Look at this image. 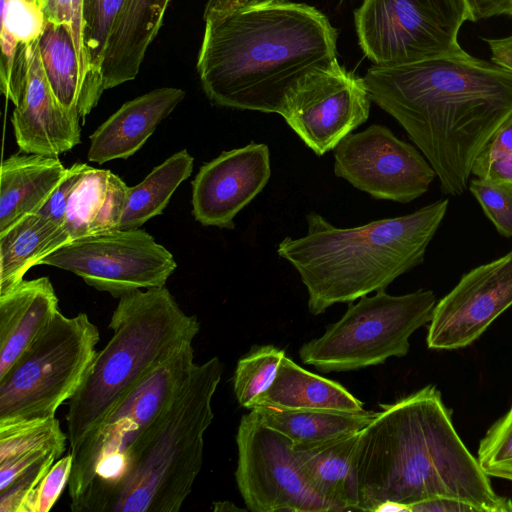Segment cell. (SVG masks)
<instances>
[{
  "mask_svg": "<svg viewBox=\"0 0 512 512\" xmlns=\"http://www.w3.org/2000/svg\"><path fill=\"white\" fill-rule=\"evenodd\" d=\"M363 79L372 102L404 128L442 192L454 197L465 192L477 157L512 116V71L465 50L373 65Z\"/></svg>",
  "mask_w": 512,
  "mask_h": 512,
  "instance_id": "cell-1",
  "label": "cell"
},
{
  "mask_svg": "<svg viewBox=\"0 0 512 512\" xmlns=\"http://www.w3.org/2000/svg\"><path fill=\"white\" fill-rule=\"evenodd\" d=\"M197 71L218 106L277 113L306 75L337 60V29L287 0H208Z\"/></svg>",
  "mask_w": 512,
  "mask_h": 512,
  "instance_id": "cell-2",
  "label": "cell"
},
{
  "mask_svg": "<svg viewBox=\"0 0 512 512\" xmlns=\"http://www.w3.org/2000/svg\"><path fill=\"white\" fill-rule=\"evenodd\" d=\"M381 407L358 436V511L376 512L390 501L408 512L413 503L445 497L480 512H512V500L493 490L434 385Z\"/></svg>",
  "mask_w": 512,
  "mask_h": 512,
  "instance_id": "cell-3",
  "label": "cell"
},
{
  "mask_svg": "<svg viewBox=\"0 0 512 512\" xmlns=\"http://www.w3.org/2000/svg\"><path fill=\"white\" fill-rule=\"evenodd\" d=\"M448 204L441 199L407 215L350 228L335 227L312 211L306 215L307 233L285 237L277 253L298 272L309 312L317 316L334 304L385 290L422 264Z\"/></svg>",
  "mask_w": 512,
  "mask_h": 512,
  "instance_id": "cell-4",
  "label": "cell"
},
{
  "mask_svg": "<svg viewBox=\"0 0 512 512\" xmlns=\"http://www.w3.org/2000/svg\"><path fill=\"white\" fill-rule=\"evenodd\" d=\"M224 366H193L173 401L123 454L108 479L70 504L73 512H178L203 464L204 434Z\"/></svg>",
  "mask_w": 512,
  "mask_h": 512,
  "instance_id": "cell-5",
  "label": "cell"
},
{
  "mask_svg": "<svg viewBox=\"0 0 512 512\" xmlns=\"http://www.w3.org/2000/svg\"><path fill=\"white\" fill-rule=\"evenodd\" d=\"M108 327L113 334L96 355L68 401L70 452L154 369L200 331L165 287L135 290L119 298Z\"/></svg>",
  "mask_w": 512,
  "mask_h": 512,
  "instance_id": "cell-6",
  "label": "cell"
},
{
  "mask_svg": "<svg viewBox=\"0 0 512 512\" xmlns=\"http://www.w3.org/2000/svg\"><path fill=\"white\" fill-rule=\"evenodd\" d=\"M99 340L87 314L59 312L0 377V425L55 417L81 384Z\"/></svg>",
  "mask_w": 512,
  "mask_h": 512,
  "instance_id": "cell-7",
  "label": "cell"
},
{
  "mask_svg": "<svg viewBox=\"0 0 512 512\" xmlns=\"http://www.w3.org/2000/svg\"><path fill=\"white\" fill-rule=\"evenodd\" d=\"M436 305L432 290L404 295L385 290L348 303L344 315L324 334L304 343L299 357L323 373L355 371L409 352V339L431 321Z\"/></svg>",
  "mask_w": 512,
  "mask_h": 512,
  "instance_id": "cell-8",
  "label": "cell"
},
{
  "mask_svg": "<svg viewBox=\"0 0 512 512\" xmlns=\"http://www.w3.org/2000/svg\"><path fill=\"white\" fill-rule=\"evenodd\" d=\"M354 20L365 56L394 66L461 52L459 30L471 16L465 0H364Z\"/></svg>",
  "mask_w": 512,
  "mask_h": 512,
  "instance_id": "cell-9",
  "label": "cell"
},
{
  "mask_svg": "<svg viewBox=\"0 0 512 512\" xmlns=\"http://www.w3.org/2000/svg\"><path fill=\"white\" fill-rule=\"evenodd\" d=\"M194 365L192 343L176 350L70 452V504L110 477L127 449L173 401Z\"/></svg>",
  "mask_w": 512,
  "mask_h": 512,
  "instance_id": "cell-10",
  "label": "cell"
},
{
  "mask_svg": "<svg viewBox=\"0 0 512 512\" xmlns=\"http://www.w3.org/2000/svg\"><path fill=\"white\" fill-rule=\"evenodd\" d=\"M70 271L114 298L165 286L177 267L173 255L142 229H113L74 239L39 260Z\"/></svg>",
  "mask_w": 512,
  "mask_h": 512,
  "instance_id": "cell-11",
  "label": "cell"
},
{
  "mask_svg": "<svg viewBox=\"0 0 512 512\" xmlns=\"http://www.w3.org/2000/svg\"><path fill=\"white\" fill-rule=\"evenodd\" d=\"M236 483L252 512H340L305 477L294 444L253 412L243 415L236 434Z\"/></svg>",
  "mask_w": 512,
  "mask_h": 512,
  "instance_id": "cell-12",
  "label": "cell"
},
{
  "mask_svg": "<svg viewBox=\"0 0 512 512\" xmlns=\"http://www.w3.org/2000/svg\"><path fill=\"white\" fill-rule=\"evenodd\" d=\"M333 151L334 174L375 199L409 203L436 177L418 148L380 124L350 133Z\"/></svg>",
  "mask_w": 512,
  "mask_h": 512,
  "instance_id": "cell-13",
  "label": "cell"
},
{
  "mask_svg": "<svg viewBox=\"0 0 512 512\" xmlns=\"http://www.w3.org/2000/svg\"><path fill=\"white\" fill-rule=\"evenodd\" d=\"M371 102L364 79L336 60L306 75L287 97L280 116L322 156L367 121Z\"/></svg>",
  "mask_w": 512,
  "mask_h": 512,
  "instance_id": "cell-14",
  "label": "cell"
},
{
  "mask_svg": "<svg viewBox=\"0 0 512 512\" xmlns=\"http://www.w3.org/2000/svg\"><path fill=\"white\" fill-rule=\"evenodd\" d=\"M512 306V249L464 274L436 303L427 333L430 349L454 350L477 340Z\"/></svg>",
  "mask_w": 512,
  "mask_h": 512,
  "instance_id": "cell-15",
  "label": "cell"
},
{
  "mask_svg": "<svg viewBox=\"0 0 512 512\" xmlns=\"http://www.w3.org/2000/svg\"><path fill=\"white\" fill-rule=\"evenodd\" d=\"M271 176L270 152L251 142L222 152L201 166L192 181V214L204 226L234 229L236 215L264 189Z\"/></svg>",
  "mask_w": 512,
  "mask_h": 512,
  "instance_id": "cell-16",
  "label": "cell"
},
{
  "mask_svg": "<svg viewBox=\"0 0 512 512\" xmlns=\"http://www.w3.org/2000/svg\"><path fill=\"white\" fill-rule=\"evenodd\" d=\"M11 122L17 145L26 153L58 157L81 142L80 117L54 95L43 69L39 39L28 46L25 86Z\"/></svg>",
  "mask_w": 512,
  "mask_h": 512,
  "instance_id": "cell-17",
  "label": "cell"
},
{
  "mask_svg": "<svg viewBox=\"0 0 512 512\" xmlns=\"http://www.w3.org/2000/svg\"><path fill=\"white\" fill-rule=\"evenodd\" d=\"M184 97V90L164 87L124 103L90 135L88 160L103 164L132 156Z\"/></svg>",
  "mask_w": 512,
  "mask_h": 512,
  "instance_id": "cell-18",
  "label": "cell"
},
{
  "mask_svg": "<svg viewBox=\"0 0 512 512\" xmlns=\"http://www.w3.org/2000/svg\"><path fill=\"white\" fill-rule=\"evenodd\" d=\"M48 277L23 279L0 294V377L60 312Z\"/></svg>",
  "mask_w": 512,
  "mask_h": 512,
  "instance_id": "cell-19",
  "label": "cell"
},
{
  "mask_svg": "<svg viewBox=\"0 0 512 512\" xmlns=\"http://www.w3.org/2000/svg\"><path fill=\"white\" fill-rule=\"evenodd\" d=\"M170 1L126 0L105 53L102 66L104 90L136 78Z\"/></svg>",
  "mask_w": 512,
  "mask_h": 512,
  "instance_id": "cell-20",
  "label": "cell"
},
{
  "mask_svg": "<svg viewBox=\"0 0 512 512\" xmlns=\"http://www.w3.org/2000/svg\"><path fill=\"white\" fill-rule=\"evenodd\" d=\"M58 157L19 151L0 169V232L21 217L36 213L64 176Z\"/></svg>",
  "mask_w": 512,
  "mask_h": 512,
  "instance_id": "cell-21",
  "label": "cell"
},
{
  "mask_svg": "<svg viewBox=\"0 0 512 512\" xmlns=\"http://www.w3.org/2000/svg\"><path fill=\"white\" fill-rule=\"evenodd\" d=\"M128 186L116 174L89 166L71 191L63 229L69 242L119 229Z\"/></svg>",
  "mask_w": 512,
  "mask_h": 512,
  "instance_id": "cell-22",
  "label": "cell"
},
{
  "mask_svg": "<svg viewBox=\"0 0 512 512\" xmlns=\"http://www.w3.org/2000/svg\"><path fill=\"white\" fill-rule=\"evenodd\" d=\"M359 432L320 444L294 446L311 486L340 512L358 510L356 448Z\"/></svg>",
  "mask_w": 512,
  "mask_h": 512,
  "instance_id": "cell-23",
  "label": "cell"
},
{
  "mask_svg": "<svg viewBox=\"0 0 512 512\" xmlns=\"http://www.w3.org/2000/svg\"><path fill=\"white\" fill-rule=\"evenodd\" d=\"M254 407L349 413L365 411L363 403L340 383L300 367L287 356L283 358L271 386L258 398Z\"/></svg>",
  "mask_w": 512,
  "mask_h": 512,
  "instance_id": "cell-24",
  "label": "cell"
},
{
  "mask_svg": "<svg viewBox=\"0 0 512 512\" xmlns=\"http://www.w3.org/2000/svg\"><path fill=\"white\" fill-rule=\"evenodd\" d=\"M69 242L62 226L37 214H27L0 232V294L24 279L39 260Z\"/></svg>",
  "mask_w": 512,
  "mask_h": 512,
  "instance_id": "cell-25",
  "label": "cell"
},
{
  "mask_svg": "<svg viewBox=\"0 0 512 512\" xmlns=\"http://www.w3.org/2000/svg\"><path fill=\"white\" fill-rule=\"evenodd\" d=\"M268 427L287 437L295 447L320 444L361 431L377 414L325 410H282L254 407L252 410Z\"/></svg>",
  "mask_w": 512,
  "mask_h": 512,
  "instance_id": "cell-26",
  "label": "cell"
},
{
  "mask_svg": "<svg viewBox=\"0 0 512 512\" xmlns=\"http://www.w3.org/2000/svg\"><path fill=\"white\" fill-rule=\"evenodd\" d=\"M194 158L180 150L156 166L139 184L128 187L119 229H138L159 215L193 171Z\"/></svg>",
  "mask_w": 512,
  "mask_h": 512,
  "instance_id": "cell-27",
  "label": "cell"
},
{
  "mask_svg": "<svg viewBox=\"0 0 512 512\" xmlns=\"http://www.w3.org/2000/svg\"><path fill=\"white\" fill-rule=\"evenodd\" d=\"M39 50L45 75L57 100L67 110L78 114L81 72L70 33L63 25L46 21L39 38Z\"/></svg>",
  "mask_w": 512,
  "mask_h": 512,
  "instance_id": "cell-28",
  "label": "cell"
},
{
  "mask_svg": "<svg viewBox=\"0 0 512 512\" xmlns=\"http://www.w3.org/2000/svg\"><path fill=\"white\" fill-rule=\"evenodd\" d=\"M126 0H83V42L88 65V91L94 107L104 92L102 66L112 32Z\"/></svg>",
  "mask_w": 512,
  "mask_h": 512,
  "instance_id": "cell-29",
  "label": "cell"
},
{
  "mask_svg": "<svg viewBox=\"0 0 512 512\" xmlns=\"http://www.w3.org/2000/svg\"><path fill=\"white\" fill-rule=\"evenodd\" d=\"M286 356L274 345L253 347L241 357L233 375V390L238 403L251 410L258 398L271 386Z\"/></svg>",
  "mask_w": 512,
  "mask_h": 512,
  "instance_id": "cell-30",
  "label": "cell"
},
{
  "mask_svg": "<svg viewBox=\"0 0 512 512\" xmlns=\"http://www.w3.org/2000/svg\"><path fill=\"white\" fill-rule=\"evenodd\" d=\"M67 439L56 417L0 425V462L32 451H65Z\"/></svg>",
  "mask_w": 512,
  "mask_h": 512,
  "instance_id": "cell-31",
  "label": "cell"
},
{
  "mask_svg": "<svg viewBox=\"0 0 512 512\" xmlns=\"http://www.w3.org/2000/svg\"><path fill=\"white\" fill-rule=\"evenodd\" d=\"M46 21L63 25L70 33L79 59L81 90L78 114L82 121L92 111L88 91V65L83 42V0H38Z\"/></svg>",
  "mask_w": 512,
  "mask_h": 512,
  "instance_id": "cell-32",
  "label": "cell"
},
{
  "mask_svg": "<svg viewBox=\"0 0 512 512\" xmlns=\"http://www.w3.org/2000/svg\"><path fill=\"white\" fill-rule=\"evenodd\" d=\"M477 461L487 476L512 481V407L480 441Z\"/></svg>",
  "mask_w": 512,
  "mask_h": 512,
  "instance_id": "cell-33",
  "label": "cell"
},
{
  "mask_svg": "<svg viewBox=\"0 0 512 512\" xmlns=\"http://www.w3.org/2000/svg\"><path fill=\"white\" fill-rule=\"evenodd\" d=\"M46 19L38 0H1V33L29 45L43 33Z\"/></svg>",
  "mask_w": 512,
  "mask_h": 512,
  "instance_id": "cell-34",
  "label": "cell"
},
{
  "mask_svg": "<svg viewBox=\"0 0 512 512\" xmlns=\"http://www.w3.org/2000/svg\"><path fill=\"white\" fill-rule=\"evenodd\" d=\"M469 189L499 234L512 237V185L475 178Z\"/></svg>",
  "mask_w": 512,
  "mask_h": 512,
  "instance_id": "cell-35",
  "label": "cell"
},
{
  "mask_svg": "<svg viewBox=\"0 0 512 512\" xmlns=\"http://www.w3.org/2000/svg\"><path fill=\"white\" fill-rule=\"evenodd\" d=\"M57 459L55 455L42 459L0 490V512H25L31 494Z\"/></svg>",
  "mask_w": 512,
  "mask_h": 512,
  "instance_id": "cell-36",
  "label": "cell"
},
{
  "mask_svg": "<svg viewBox=\"0 0 512 512\" xmlns=\"http://www.w3.org/2000/svg\"><path fill=\"white\" fill-rule=\"evenodd\" d=\"M73 456L58 459L31 494L25 512H48L68 485Z\"/></svg>",
  "mask_w": 512,
  "mask_h": 512,
  "instance_id": "cell-37",
  "label": "cell"
},
{
  "mask_svg": "<svg viewBox=\"0 0 512 512\" xmlns=\"http://www.w3.org/2000/svg\"><path fill=\"white\" fill-rule=\"evenodd\" d=\"M88 167L85 163H75L67 168L58 185L36 213L62 226L71 191Z\"/></svg>",
  "mask_w": 512,
  "mask_h": 512,
  "instance_id": "cell-38",
  "label": "cell"
},
{
  "mask_svg": "<svg viewBox=\"0 0 512 512\" xmlns=\"http://www.w3.org/2000/svg\"><path fill=\"white\" fill-rule=\"evenodd\" d=\"M64 451L60 449H45L24 453L0 462V490L9 486L16 478L42 459L55 455L58 458Z\"/></svg>",
  "mask_w": 512,
  "mask_h": 512,
  "instance_id": "cell-39",
  "label": "cell"
},
{
  "mask_svg": "<svg viewBox=\"0 0 512 512\" xmlns=\"http://www.w3.org/2000/svg\"><path fill=\"white\" fill-rule=\"evenodd\" d=\"M472 174L477 178L512 185V151L491 160H476Z\"/></svg>",
  "mask_w": 512,
  "mask_h": 512,
  "instance_id": "cell-40",
  "label": "cell"
},
{
  "mask_svg": "<svg viewBox=\"0 0 512 512\" xmlns=\"http://www.w3.org/2000/svg\"><path fill=\"white\" fill-rule=\"evenodd\" d=\"M408 512H480V510L458 499L436 497L409 505Z\"/></svg>",
  "mask_w": 512,
  "mask_h": 512,
  "instance_id": "cell-41",
  "label": "cell"
},
{
  "mask_svg": "<svg viewBox=\"0 0 512 512\" xmlns=\"http://www.w3.org/2000/svg\"><path fill=\"white\" fill-rule=\"evenodd\" d=\"M510 151H512V116L499 127L476 160H491Z\"/></svg>",
  "mask_w": 512,
  "mask_h": 512,
  "instance_id": "cell-42",
  "label": "cell"
},
{
  "mask_svg": "<svg viewBox=\"0 0 512 512\" xmlns=\"http://www.w3.org/2000/svg\"><path fill=\"white\" fill-rule=\"evenodd\" d=\"M471 21L487 19L495 16H512V0H465Z\"/></svg>",
  "mask_w": 512,
  "mask_h": 512,
  "instance_id": "cell-43",
  "label": "cell"
},
{
  "mask_svg": "<svg viewBox=\"0 0 512 512\" xmlns=\"http://www.w3.org/2000/svg\"><path fill=\"white\" fill-rule=\"evenodd\" d=\"M491 51V61L512 71V33L502 38H483Z\"/></svg>",
  "mask_w": 512,
  "mask_h": 512,
  "instance_id": "cell-44",
  "label": "cell"
},
{
  "mask_svg": "<svg viewBox=\"0 0 512 512\" xmlns=\"http://www.w3.org/2000/svg\"><path fill=\"white\" fill-rule=\"evenodd\" d=\"M214 511H239L242 510L236 507L232 502L223 501V502H215L213 506Z\"/></svg>",
  "mask_w": 512,
  "mask_h": 512,
  "instance_id": "cell-45",
  "label": "cell"
}]
</instances>
